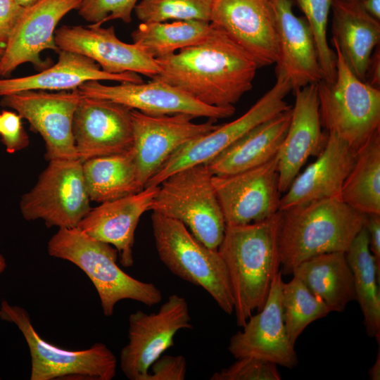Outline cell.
<instances>
[{
    "instance_id": "obj_12",
    "label": "cell",
    "mask_w": 380,
    "mask_h": 380,
    "mask_svg": "<svg viewBox=\"0 0 380 380\" xmlns=\"http://www.w3.org/2000/svg\"><path fill=\"white\" fill-rule=\"evenodd\" d=\"M82 97L78 89L49 91L29 90L2 96L0 105L28 121L45 143V158L78 159L72 133L74 113Z\"/></svg>"
},
{
    "instance_id": "obj_41",
    "label": "cell",
    "mask_w": 380,
    "mask_h": 380,
    "mask_svg": "<svg viewBox=\"0 0 380 380\" xmlns=\"http://www.w3.org/2000/svg\"><path fill=\"white\" fill-rule=\"evenodd\" d=\"M365 227L368 233L369 250L380 267V214L367 215Z\"/></svg>"
},
{
    "instance_id": "obj_47",
    "label": "cell",
    "mask_w": 380,
    "mask_h": 380,
    "mask_svg": "<svg viewBox=\"0 0 380 380\" xmlns=\"http://www.w3.org/2000/svg\"><path fill=\"white\" fill-rule=\"evenodd\" d=\"M4 46L2 45V44H0V60L2 58V56L4 54Z\"/></svg>"
},
{
    "instance_id": "obj_18",
    "label": "cell",
    "mask_w": 380,
    "mask_h": 380,
    "mask_svg": "<svg viewBox=\"0 0 380 380\" xmlns=\"http://www.w3.org/2000/svg\"><path fill=\"white\" fill-rule=\"evenodd\" d=\"M282 276L281 271L275 275L263 308L248 318L242 331L231 337L227 349L236 359L255 357L288 369L298 365L284 322Z\"/></svg>"
},
{
    "instance_id": "obj_23",
    "label": "cell",
    "mask_w": 380,
    "mask_h": 380,
    "mask_svg": "<svg viewBox=\"0 0 380 380\" xmlns=\"http://www.w3.org/2000/svg\"><path fill=\"white\" fill-rule=\"evenodd\" d=\"M279 44L277 75L286 77L292 90L323 80L315 39L305 18L293 12L292 0H272Z\"/></svg>"
},
{
    "instance_id": "obj_50",
    "label": "cell",
    "mask_w": 380,
    "mask_h": 380,
    "mask_svg": "<svg viewBox=\"0 0 380 380\" xmlns=\"http://www.w3.org/2000/svg\"><path fill=\"white\" fill-rule=\"evenodd\" d=\"M1 379V376H0V379Z\"/></svg>"
},
{
    "instance_id": "obj_7",
    "label": "cell",
    "mask_w": 380,
    "mask_h": 380,
    "mask_svg": "<svg viewBox=\"0 0 380 380\" xmlns=\"http://www.w3.org/2000/svg\"><path fill=\"white\" fill-rule=\"evenodd\" d=\"M212 177L205 164L177 171L158 185L149 210L181 222L201 242L217 249L226 224Z\"/></svg>"
},
{
    "instance_id": "obj_13",
    "label": "cell",
    "mask_w": 380,
    "mask_h": 380,
    "mask_svg": "<svg viewBox=\"0 0 380 380\" xmlns=\"http://www.w3.org/2000/svg\"><path fill=\"white\" fill-rule=\"evenodd\" d=\"M213 186L226 225L265 220L279 211L278 160L244 171L213 175Z\"/></svg>"
},
{
    "instance_id": "obj_35",
    "label": "cell",
    "mask_w": 380,
    "mask_h": 380,
    "mask_svg": "<svg viewBox=\"0 0 380 380\" xmlns=\"http://www.w3.org/2000/svg\"><path fill=\"white\" fill-rule=\"evenodd\" d=\"M295 1L305 15L312 33L317 47L319 61L323 72V80L332 83L336 77V53L328 44L327 29L328 17L333 0Z\"/></svg>"
},
{
    "instance_id": "obj_21",
    "label": "cell",
    "mask_w": 380,
    "mask_h": 380,
    "mask_svg": "<svg viewBox=\"0 0 380 380\" xmlns=\"http://www.w3.org/2000/svg\"><path fill=\"white\" fill-rule=\"evenodd\" d=\"M291 121L277 154L279 189L285 192L311 156L324 150L328 133L322 129L317 83L296 89Z\"/></svg>"
},
{
    "instance_id": "obj_44",
    "label": "cell",
    "mask_w": 380,
    "mask_h": 380,
    "mask_svg": "<svg viewBox=\"0 0 380 380\" xmlns=\"http://www.w3.org/2000/svg\"><path fill=\"white\" fill-rule=\"evenodd\" d=\"M369 377L372 380L380 379V350L379 347L377 355L374 365L368 371Z\"/></svg>"
},
{
    "instance_id": "obj_34",
    "label": "cell",
    "mask_w": 380,
    "mask_h": 380,
    "mask_svg": "<svg viewBox=\"0 0 380 380\" xmlns=\"http://www.w3.org/2000/svg\"><path fill=\"white\" fill-rule=\"evenodd\" d=\"M213 0H141L134 11L141 23L168 20L210 22Z\"/></svg>"
},
{
    "instance_id": "obj_25",
    "label": "cell",
    "mask_w": 380,
    "mask_h": 380,
    "mask_svg": "<svg viewBox=\"0 0 380 380\" xmlns=\"http://www.w3.org/2000/svg\"><path fill=\"white\" fill-rule=\"evenodd\" d=\"M58 54L57 63L39 73L0 79V96L29 90H73L91 80H113L120 83L144 82L141 77L134 72H106L95 61L78 53L60 50Z\"/></svg>"
},
{
    "instance_id": "obj_29",
    "label": "cell",
    "mask_w": 380,
    "mask_h": 380,
    "mask_svg": "<svg viewBox=\"0 0 380 380\" xmlns=\"http://www.w3.org/2000/svg\"><path fill=\"white\" fill-rule=\"evenodd\" d=\"M91 201H113L143 189L139 184L132 148L124 153L91 158L82 163Z\"/></svg>"
},
{
    "instance_id": "obj_6",
    "label": "cell",
    "mask_w": 380,
    "mask_h": 380,
    "mask_svg": "<svg viewBox=\"0 0 380 380\" xmlns=\"http://www.w3.org/2000/svg\"><path fill=\"white\" fill-rule=\"evenodd\" d=\"M336 77L317 83L322 125L357 150L380 130V90L362 81L350 69L338 46Z\"/></svg>"
},
{
    "instance_id": "obj_43",
    "label": "cell",
    "mask_w": 380,
    "mask_h": 380,
    "mask_svg": "<svg viewBox=\"0 0 380 380\" xmlns=\"http://www.w3.org/2000/svg\"><path fill=\"white\" fill-rule=\"evenodd\" d=\"M361 4L370 15L380 20V0H362Z\"/></svg>"
},
{
    "instance_id": "obj_37",
    "label": "cell",
    "mask_w": 380,
    "mask_h": 380,
    "mask_svg": "<svg viewBox=\"0 0 380 380\" xmlns=\"http://www.w3.org/2000/svg\"><path fill=\"white\" fill-rule=\"evenodd\" d=\"M139 0H82L78 13L96 25L112 20L132 21V13Z\"/></svg>"
},
{
    "instance_id": "obj_30",
    "label": "cell",
    "mask_w": 380,
    "mask_h": 380,
    "mask_svg": "<svg viewBox=\"0 0 380 380\" xmlns=\"http://www.w3.org/2000/svg\"><path fill=\"white\" fill-rule=\"evenodd\" d=\"M351 269L356 300L367 335L380 343V267L369 248L368 233L362 228L345 252Z\"/></svg>"
},
{
    "instance_id": "obj_2",
    "label": "cell",
    "mask_w": 380,
    "mask_h": 380,
    "mask_svg": "<svg viewBox=\"0 0 380 380\" xmlns=\"http://www.w3.org/2000/svg\"><path fill=\"white\" fill-rule=\"evenodd\" d=\"M280 211L260 222L226 225L217 248L228 274L236 324L243 327L267 300L272 280L280 271Z\"/></svg>"
},
{
    "instance_id": "obj_48",
    "label": "cell",
    "mask_w": 380,
    "mask_h": 380,
    "mask_svg": "<svg viewBox=\"0 0 380 380\" xmlns=\"http://www.w3.org/2000/svg\"><path fill=\"white\" fill-rule=\"evenodd\" d=\"M355 1H360V2H361L362 0H355Z\"/></svg>"
},
{
    "instance_id": "obj_32",
    "label": "cell",
    "mask_w": 380,
    "mask_h": 380,
    "mask_svg": "<svg viewBox=\"0 0 380 380\" xmlns=\"http://www.w3.org/2000/svg\"><path fill=\"white\" fill-rule=\"evenodd\" d=\"M214 30L210 22L196 20L141 23L131 36L146 54L158 59L202 43Z\"/></svg>"
},
{
    "instance_id": "obj_3",
    "label": "cell",
    "mask_w": 380,
    "mask_h": 380,
    "mask_svg": "<svg viewBox=\"0 0 380 380\" xmlns=\"http://www.w3.org/2000/svg\"><path fill=\"white\" fill-rule=\"evenodd\" d=\"M280 211L279 246L282 275L317 255L346 252L365 226L367 215L340 197L324 198Z\"/></svg>"
},
{
    "instance_id": "obj_31",
    "label": "cell",
    "mask_w": 380,
    "mask_h": 380,
    "mask_svg": "<svg viewBox=\"0 0 380 380\" xmlns=\"http://www.w3.org/2000/svg\"><path fill=\"white\" fill-rule=\"evenodd\" d=\"M341 198L364 214H380V130L357 150Z\"/></svg>"
},
{
    "instance_id": "obj_1",
    "label": "cell",
    "mask_w": 380,
    "mask_h": 380,
    "mask_svg": "<svg viewBox=\"0 0 380 380\" xmlns=\"http://www.w3.org/2000/svg\"><path fill=\"white\" fill-rule=\"evenodd\" d=\"M155 60L159 72L151 80L215 107L234 106L252 89L259 68L243 49L216 27L202 43Z\"/></svg>"
},
{
    "instance_id": "obj_39",
    "label": "cell",
    "mask_w": 380,
    "mask_h": 380,
    "mask_svg": "<svg viewBox=\"0 0 380 380\" xmlns=\"http://www.w3.org/2000/svg\"><path fill=\"white\" fill-rule=\"evenodd\" d=\"M147 380H184L186 361L183 355H161L151 366Z\"/></svg>"
},
{
    "instance_id": "obj_33",
    "label": "cell",
    "mask_w": 380,
    "mask_h": 380,
    "mask_svg": "<svg viewBox=\"0 0 380 380\" xmlns=\"http://www.w3.org/2000/svg\"><path fill=\"white\" fill-rule=\"evenodd\" d=\"M282 286L283 317L288 336L295 345L303 330L312 322L326 317L331 310L296 276Z\"/></svg>"
},
{
    "instance_id": "obj_36",
    "label": "cell",
    "mask_w": 380,
    "mask_h": 380,
    "mask_svg": "<svg viewBox=\"0 0 380 380\" xmlns=\"http://www.w3.org/2000/svg\"><path fill=\"white\" fill-rule=\"evenodd\" d=\"M215 372L210 380H280L277 365L265 360L246 356Z\"/></svg>"
},
{
    "instance_id": "obj_46",
    "label": "cell",
    "mask_w": 380,
    "mask_h": 380,
    "mask_svg": "<svg viewBox=\"0 0 380 380\" xmlns=\"http://www.w3.org/2000/svg\"><path fill=\"white\" fill-rule=\"evenodd\" d=\"M7 266L6 260L3 255L0 254V274H1Z\"/></svg>"
},
{
    "instance_id": "obj_38",
    "label": "cell",
    "mask_w": 380,
    "mask_h": 380,
    "mask_svg": "<svg viewBox=\"0 0 380 380\" xmlns=\"http://www.w3.org/2000/svg\"><path fill=\"white\" fill-rule=\"evenodd\" d=\"M21 119L16 112L3 110L1 113L0 136L8 153L21 151L30 144L29 137L23 128Z\"/></svg>"
},
{
    "instance_id": "obj_26",
    "label": "cell",
    "mask_w": 380,
    "mask_h": 380,
    "mask_svg": "<svg viewBox=\"0 0 380 380\" xmlns=\"http://www.w3.org/2000/svg\"><path fill=\"white\" fill-rule=\"evenodd\" d=\"M331 8V42L336 44L355 75L365 82L371 56L379 44L380 20L355 0H333Z\"/></svg>"
},
{
    "instance_id": "obj_5",
    "label": "cell",
    "mask_w": 380,
    "mask_h": 380,
    "mask_svg": "<svg viewBox=\"0 0 380 380\" xmlns=\"http://www.w3.org/2000/svg\"><path fill=\"white\" fill-rule=\"evenodd\" d=\"M151 223L160 260L175 275L202 287L227 314L234 301L224 262L217 249L196 239L181 222L153 212Z\"/></svg>"
},
{
    "instance_id": "obj_4",
    "label": "cell",
    "mask_w": 380,
    "mask_h": 380,
    "mask_svg": "<svg viewBox=\"0 0 380 380\" xmlns=\"http://www.w3.org/2000/svg\"><path fill=\"white\" fill-rule=\"evenodd\" d=\"M47 251L49 255L73 263L87 274L106 317L113 315L115 305L122 300L130 299L147 306L162 300V293L156 286L139 281L120 268L115 247L77 227L59 229L49 239Z\"/></svg>"
},
{
    "instance_id": "obj_16",
    "label": "cell",
    "mask_w": 380,
    "mask_h": 380,
    "mask_svg": "<svg viewBox=\"0 0 380 380\" xmlns=\"http://www.w3.org/2000/svg\"><path fill=\"white\" fill-rule=\"evenodd\" d=\"M210 23L243 49L258 67L279 58L272 0H213Z\"/></svg>"
},
{
    "instance_id": "obj_24",
    "label": "cell",
    "mask_w": 380,
    "mask_h": 380,
    "mask_svg": "<svg viewBox=\"0 0 380 380\" xmlns=\"http://www.w3.org/2000/svg\"><path fill=\"white\" fill-rule=\"evenodd\" d=\"M356 151L335 134L328 133L326 146L317 160L296 177L281 197L279 210L317 200L341 198Z\"/></svg>"
},
{
    "instance_id": "obj_8",
    "label": "cell",
    "mask_w": 380,
    "mask_h": 380,
    "mask_svg": "<svg viewBox=\"0 0 380 380\" xmlns=\"http://www.w3.org/2000/svg\"><path fill=\"white\" fill-rule=\"evenodd\" d=\"M0 318L15 324L23 334L31 357V380H52L66 377L111 380L116 374L117 359L102 343L88 349L70 350L44 340L32 326L27 311L1 301Z\"/></svg>"
},
{
    "instance_id": "obj_17",
    "label": "cell",
    "mask_w": 380,
    "mask_h": 380,
    "mask_svg": "<svg viewBox=\"0 0 380 380\" xmlns=\"http://www.w3.org/2000/svg\"><path fill=\"white\" fill-rule=\"evenodd\" d=\"M78 89L84 96L110 100L153 115L184 113L217 120L235 113L234 106H208L165 82L154 80L147 83L121 82L111 86L91 80L81 84Z\"/></svg>"
},
{
    "instance_id": "obj_49",
    "label": "cell",
    "mask_w": 380,
    "mask_h": 380,
    "mask_svg": "<svg viewBox=\"0 0 380 380\" xmlns=\"http://www.w3.org/2000/svg\"><path fill=\"white\" fill-rule=\"evenodd\" d=\"M0 125H1V114H0Z\"/></svg>"
},
{
    "instance_id": "obj_45",
    "label": "cell",
    "mask_w": 380,
    "mask_h": 380,
    "mask_svg": "<svg viewBox=\"0 0 380 380\" xmlns=\"http://www.w3.org/2000/svg\"><path fill=\"white\" fill-rule=\"evenodd\" d=\"M18 4L22 6L23 7H27L30 6L37 2H38L39 0H15Z\"/></svg>"
},
{
    "instance_id": "obj_20",
    "label": "cell",
    "mask_w": 380,
    "mask_h": 380,
    "mask_svg": "<svg viewBox=\"0 0 380 380\" xmlns=\"http://www.w3.org/2000/svg\"><path fill=\"white\" fill-rule=\"evenodd\" d=\"M55 42L60 50L86 56L110 74L134 72L151 78L159 72L156 60L134 43L120 40L113 26L63 25L55 31Z\"/></svg>"
},
{
    "instance_id": "obj_22",
    "label": "cell",
    "mask_w": 380,
    "mask_h": 380,
    "mask_svg": "<svg viewBox=\"0 0 380 380\" xmlns=\"http://www.w3.org/2000/svg\"><path fill=\"white\" fill-rule=\"evenodd\" d=\"M158 190V186H148L135 194L101 203L91 208L77 227L112 245L118 252L120 264L131 267L136 228L141 215L150 210Z\"/></svg>"
},
{
    "instance_id": "obj_27",
    "label": "cell",
    "mask_w": 380,
    "mask_h": 380,
    "mask_svg": "<svg viewBox=\"0 0 380 380\" xmlns=\"http://www.w3.org/2000/svg\"><path fill=\"white\" fill-rule=\"evenodd\" d=\"M291 108L251 129L205 163L213 175H228L260 166L277 156L286 134Z\"/></svg>"
},
{
    "instance_id": "obj_9",
    "label": "cell",
    "mask_w": 380,
    "mask_h": 380,
    "mask_svg": "<svg viewBox=\"0 0 380 380\" xmlns=\"http://www.w3.org/2000/svg\"><path fill=\"white\" fill-rule=\"evenodd\" d=\"M79 159L49 161L20 208L26 220H42L47 227H77L91 210Z\"/></svg>"
},
{
    "instance_id": "obj_40",
    "label": "cell",
    "mask_w": 380,
    "mask_h": 380,
    "mask_svg": "<svg viewBox=\"0 0 380 380\" xmlns=\"http://www.w3.org/2000/svg\"><path fill=\"white\" fill-rule=\"evenodd\" d=\"M24 8L15 0H0V44H6Z\"/></svg>"
},
{
    "instance_id": "obj_14",
    "label": "cell",
    "mask_w": 380,
    "mask_h": 380,
    "mask_svg": "<svg viewBox=\"0 0 380 380\" xmlns=\"http://www.w3.org/2000/svg\"><path fill=\"white\" fill-rule=\"evenodd\" d=\"M194 118L184 113L153 115L132 109V150L141 188L176 151L219 126L213 119L196 123Z\"/></svg>"
},
{
    "instance_id": "obj_28",
    "label": "cell",
    "mask_w": 380,
    "mask_h": 380,
    "mask_svg": "<svg viewBox=\"0 0 380 380\" xmlns=\"http://www.w3.org/2000/svg\"><path fill=\"white\" fill-rule=\"evenodd\" d=\"M293 275L298 277L331 312H343L356 299L353 277L345 252L326 253L299 264Z\"/></svg>"
},
{
    "instance_id": "obj_15",
    "label": "cell",
    "mask_w": 380,
    "mask_h": 380,
    "mask_svg": "<svg viewBox=\"0 0 380 380\" xmlns=\"http://www.w3.org/2000/svg\"><path fill=\"white\" fill-rule=\"evenodd\" d=\"M72 133L82 163L126 152L133 144L132 109L110 100L82 94L74 113Z\"/></svg>"
},
{
    "instance_id": "obj_11",
    "label": "cell",
    "mask_w": 380,
    "mask_h": 380,
    "mask_svg": "<svg viewBox=\"0 0 380 380\" xmlns=\"http://www.w3.org/2000/svg\"><path fill=\"white\" fill-rule=\"evenodd\" d=\"M192 327L187 302L177 294L170 296L157 312L132 313L128 343L120 355L122 373L129 380H147L151 365L174 346L177 332Z\"/></svg>"
},
{
    "instance_id": "obj_42",
    "label": "cell",
    "mask_w": 380,
    "mask_h": 380,
    "mask_svg": "<svg viewBox=\"0 0 380 380\" xmlns=\"http://www.w3.org/2000/svg\"><path fill=\"white\" fill-rule=\"evenodd\" d=\"M365 82L371 86L379 88L380 84V57L379 47L375 48L370 58L367 71Z\"/></svg>"
},
{
    "instance_id": "obj_10",
    "label": "cell",
    "mask_w": 380,
    "mask_h": 380,
    "mask_svg": "<svg viewBox=\"0 0 380 380\" xmlns=\"http://www.w3.org/2000/svg\"><path fill=\"white\" fill-rule=\"evenodd\" d=\"M291 90L289 80L283 75H277L274 86L245 113L230 122L219 125L211 132L179 148L148 180L145 187L158 186L179 170L208 163L251 129L290 110L292 106L288 105L284 99Z\"/></svg>"
},
{
    "instance_id": "obj_19",
    "label": "cell",
    "mask_w": 380,
    "mask_h": 380,
    "mask_svg": "<svg viewBox=\"0 0 380 380\" xmlns=\"http://www.w3.org/2000/svg\"><path fill=\"white\" fill-rule=\"evenodd\" d=\"M82 0H39L25 7L0 60V76L8 77L20 65L31 63L44 70L49 65L40 58L42 51L60 49L55 42L56 27L70 11L78 9Z\"/></svg>"
}]
</instances>
